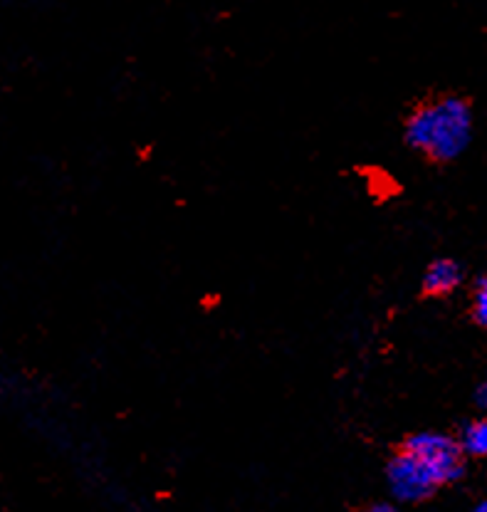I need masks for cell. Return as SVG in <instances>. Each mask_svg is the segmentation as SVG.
<instances>
[{
    "label": "cell",
    "instance_id": "cell-1",
    "mask_svg": "<svg viewBox=\"0 0 487 512\" xmlns=\"http://www.w3.org/2000/svg\"><path fill=\"white\" fill-rule=\"evenodd\" d=\"M473 117L463 99H441L418 109L406 124L408 144L426 151L433 159H455L468 146Z\"/></svg>",
    "mask_w": 487,
    "mask_h": 512
},
{
    "label": "cell",
    "instance_id": "cell-2",
    "mask_svg": "<svg viewBox=\"0 0 487 512\" xmlns=\"http://www.w3.org/2000/svg\"><path fill=\"white\" fill-rule=\"evenodd\" d=\"M406 451L413 453L423 466L431 470L438 485L450 483L463 473L458 443L443 433H416L406 441Z\"/></svg>",
    "mask_w": 487,
    "mask_h": 512
},
{
    "label": "cell",
    "instance_id": "cell-3",
    "mask_svg": "<svg viewBox=\"0 0 487 512\" xmlns=\"http://www.w3.org/2000/svg\"><path fill=\"white\" fill-rule=\"evenodd\" d=\"M386 480H389L391 493L403 500V503H418V500L428 498L438 488V480L433 478L431 470L408 451L399 453L389 463Z\"/></svg>",
    "mask_w": 487,
    "mask_h": 512
},
{
    "label": "cell",
    "instance_id": "cell-4",
    "mask_svg": "<svg viewBox=\"0 0 487 512\" xmlns=\"http://www.w3.org/2000/svg\"><path fill=\"white\" fill-rule=\"evenodd\" d=\"M460 282V268L453 260H436L431 268L426 270V278H423V287L431 295H445V292L453 290Z\"/></svg>",
    "mask_w": 487,
    "mask_h": 512
},
{
    "label": "cell",
    "instance_id": "cell-5",
    "mask_svg": "<svg viewBox=\"0 0 487 512\" xmlns=\"http://www.w3.org/2000/svg\"><path fill=\"white\" fill-rule=\"evenodd\" d=\"M463 448L473 456H487V421H475L465 428Z\"/></svg>",
    "mask_w": 487,
    "mask_h": 512
},
{
    "label": "cell",
    "instance_id": "cell-6",
    "mask_svg": "<svg viewBox=\"0 0 487 512\" xmlns=\"http://www.w3.org/2000/svg\"><path fill=\"white\" fill-rule=\"evenodd\" d=\"M475 317L480 325L487 327V280L480 282L478 295H475Z\"/></svg>",
    "mask_w": 487,
    "mask_h": 512
},
{
    "label": "cell",
    "instance_id": "cell-7",
    "mask_svg": "<svg viewBox=\"0 0 487 512\" xmlns=\"http://www.w3.org/2000/svg\"><path fill=\"white\" fill-rule=\"evenodd\" d=\"M364 512H396L391 505H371V508H366Z\"/></svg>",
    "mask_w": 487,
    "mask_h": 512
},
{
    "label": "cell",
    "instance_id": "cell-8",
    "mask_svg": "<svg viewBox=\"0 0 487 512\" xmlns=\"http://www.w3.org/2000/svg\"><path fill=\"white\" fill-rule=\"evenodd\" d=\"M478 399H480V404L487 406V379H485V384L480 386V391H478Z\"/></svg>",
    "mask_w": 487,
    "mask_h": 512
},
{
    "label": "cell",
    "instance_id": "cell-9",
    "mask_svg": "<svg viewBox=\"0 0 487 512\" xmlns=\"http://www.w3.org/2000/svg\"><path fill=\"white\" fill-rule=\"evenodd\" d=\"M475 512H487V500H483V503H480L478 508H475Z\"/></svg>",
    "mask_w": 487,
    "mask_h": 512
}]
</instances>
